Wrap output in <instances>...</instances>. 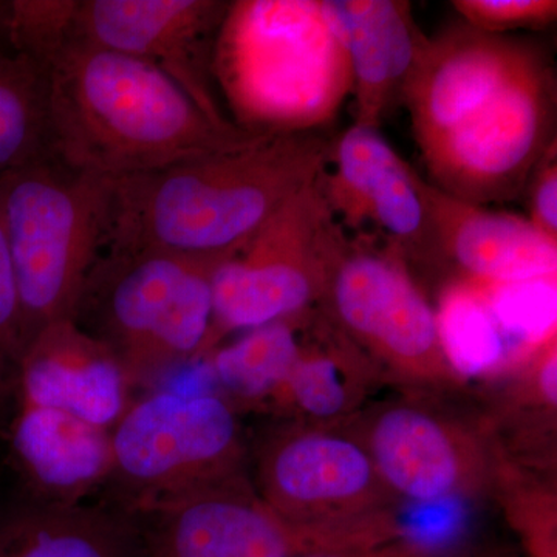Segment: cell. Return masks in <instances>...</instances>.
Segmentation results:
<instances>
[{
	"instance_id": "3",
	"label": "cell",
	"mask_w": 557,
	"mask_h": 557,
	"mask_svg": "<svg viewBox=\"0 0 557 557\" xmlns=\"http://www.w3.org/2000/svg\"><path fill=\"white\" fill-rule=\"evenodd\" d=\"M212 64L252 134L321 132L354 89L327 0L230 3Z\"/></svg>"
},
{
	"instance_id": "2",
	"label": "cell",
	"mask_w": 557,
	"mask_h": 557,
	"mask_svg": "<svg viewBox=\"0 0 557 557\" xmlns=\"http://www.w3.org/2000/svg\"><path fill=\"white\" fill-rule=\"evenodd\" d=\"M47 86L53 156L112 180L248 145L263 134L209 119L150 62L60 42L33 60Z\"/></svg>"
},
{
	"instance_id": "20",
	"label": "cell",
	"mask_w": 557,
	"mask_h": 557,
	"mask_svg": "<svg viewBox=\"0 0 557 557\" xmlns=\"http://www.w3.org/2000/svg\"><path fill=\"white\" fill-rule=\"evenodd\" d=\"M310 333L313 339L304 341L295 368L273 399L302 426L346 428L381 376L318 310Z\"/></svg>"
},
{
	"instance_id": "22",
	"label": "cell",
	"mask_w": 557,
	"mask_h": 557,
	"mask_svg": "<svg viewBox=\"0 0 557 557\" xmlns=\"http://www.w3.org/2000/svg\"><path fill=\"white\" fill-rule=\"evenodd\" d=\"M440 346L460 379L507 375L509 351L485 298L472 282L448 277L434 307Z\"/></svg>"
},
{
	"instance_id": "13",
	"label": "cell",
	"mask_w": 557,
	"mask_h": 557,
	"mask_svg": "<svg viewBox=\"0 0 557 557\" xmlns=\"http://www.w3.org/2000/svg\"><path fill=\"white\" fill-rule=\"evenodd\" d=\"M148 557H296L309 539L277 518L244 475L209 483L137 511Z\"/></svg>"
},
{
	"instance_id": "30",
	"label": "cell",
	"mask_w": 557,
	"mask_h": 557,
	"mask_svg": "<svg viewBox=\"0 0 557 557\" xmlns=\"http://www.w3.org/2000/svg\"><path fill=\"white\" fill-rule=\"evenodd\" d=\"M10 2L0 0V38L7 39V25H9Z\"/></svg>"
},
{
	"instance_id": "31",
	"label": "cell",
	"mask_w": 557,
	"mask_h": 557,
	"mask_svg": "<svg viewBox=\"0 0 557 557\" xmlns=\"http://www.w3.org/2000/svg\"><path fill=\"white\" fill-rule=\"evenodd\" d=\"M5 388H3L2 386H0V399L3 398V395H5Z\"/></svg>"
},
{
	"instance_id": "7",
	"label": "cell",
	"mask_w": 557,
	"mask_h": 557,
	"mask_svg": "<svg viewBox=\"0 0 557 557\" xmlns=\"http://www.w3.org/2000/svg\"><path fill=\"white\" fill-rule=\"evenodd\" d=\"M318 311L381 379L418 391L460 386L440 346L434 307L387 242L368 233L347 237Z\"/></svg>"
},
{
	"instance_id": "21",
	"label": "cell",
	"mask_w": 557,
	"mask_h": 557,
	"mask_svg": "<svg viewBox=\"0 0 557 557\" xmlns=\"http://www.w3.org/2000/svg\"><path fill=\"white\" fill-rule=\"evenodd\" d=\"M313 310L299 317L248 330L242 338L205 357L212 379L240 403L274 398L295 368L304 347L300 333Z\"/></svg>"
},
{
	"instance_id": "10",
	"label": "cell",
	"mask_w": 557,
	"mask_h": 557,
	"mask_svg": "<svg viewBox=\"0 0 557 557\" xmlns=\"http://www.w3.org/2000/svg\"><path fill=\"white\" fill-rule=\"evenodd\" d=\"M556 79L542 54L485 108L421 150L432 185L486 207L516 199L556 145Z\"/></svg>"
},
{
	"instance_id": "4",
	"label": "cell",
	"mask_w": 557,
	"mask_h": 557,
	"mask_svg": "<svg viewBox=\"0 0 557 557\" xmlns=\"http://www.w3.org/2000/svg\"><path fill=\"white\" fill-rule=\"evenodd\" d=\"M230 258L108 251L91 267L72 321L123 366L132 387L199 361L212 317V277Z\"/></svg>"
},
{
	"instance_id": "11",
	"label": "cell",
	"mask_w": 557,
	"mask_h": 557,
	"mask_svg": "<svg viewBox=\"0 0 557 557\" xmlns=\"http://www.w3.org/2000/svg\"><path fill=\"white\" fill-rule=\"evenodd\" d=\"M354 434V432H351ZM355 437L388 493L417 505L475 497L497 482V458L482 432L428 399L403 398L372 409Z\"/></svg>"
},
{
	"instance_id": "12",
	"label": "cell",
	"mask_w": 557,
	"mask_h": 557,
	"mask_svg": "<svg viewBox=\"0 0 557 557\" xmlns=\"http://www.w3.org/2000/svg\"><path fill=\"white\" fill-rule=\"evenodd\" d=\"M228 2L220 0H69L61 42L83 44L150 62L168 73L205 113L233 124L209 79V44Z\"/></svg>"
},
{
	"instance_id": "9",
	"label": "cell",
	"mask_w": 557,
	"mask_h": 557,
	"mask_svg": "<svg viewBox=\"0 0 557 557\" xmlns=\"http://www.w3.org/2000/svg\"><path fill=\"white\" fill-rule=\"evenodd\" d=\"M110 434L113 498L134 512L242 472L239 421L219 395L150 394Z\"/></svg>"
},
{
	"instance_id": "24",
	"label": "cell",
	"mask_w": 557,
	"mask_h": 557,
	"mask_svg": "<svg viewBox=\"0 0 557 557\" xmlns=\"http://www.w3.org/2000/svg\"><path fill=\"white\" fill-rule=\"evenodd\" d=\"M397 157V150L373 127L354 124L332 143L329 164L333 171H324L321 188L341 226L361 233L369 223L370 193Z\"/></svg>"
},
{
	"instance_id": "29",
	"label": "cell",
	"mask_w": 557,
	"mask_h": 557,
	"mask_svg": "<svg viewBox=\"0 0 557 557\" xmlns=\"http://www.w3.org/2000/svg\"><path fill=\"white\" fill-rule=\"evenodd\" d=\"M304 557H426V555L412 547L408 542L403 541V544L398 547L379 549V552H373V548H370L359 549V552L318 553V555Z\"/></svg>"
},
{
	"instance_id": "5",
	"label": "cell",
	"mask_w": 557,
	"mask_h": 557,
	"mask_svg": "<svg viewBox=\"0 0 557 557\" xmlns=\"http://www.w3.org/2000/svg\"><path fill=\"white\" fill-rule=\"evenodd\" d=\"M112 188V178L75 170L54 156L0 175V220L25 347L44 329L72 319L104 248Z\"/></svg>"
},
{
	"instance_id": "28",
	"label": "cell",
	"mask_w": 557,
	"mask_h": 557,
	"mask_svg": "<svg viewBox=\"0 0 557 557\" xmlns=\"http://www.w3.org/2000/svg\"><path fill=\"white\" fill-rule=\"evenodd\" d=\"M557 145H553L528 183L530 220L534 228L557 242Z\"/></svg>"
},
{
	"instance_id": "26",
	"label": "cell",
	"mask_w": 557,
	"mask_h": 557,
	"mask_svg": "<svg viewBox=\"0 0 557 557\" xmlns=\"http://www.w3.org/2000/svg\"><path fill=\"white\" fill-rule=\"evenodd\" d=\"M453 9L469 27L490 35L547 27L557 17L556 0H454Z\"/></svg>"
},
{
	"instance_id": "14",
	"label": "cell",
	"mask_w": 557,
	"mask_h": 557,
	"mask_svg": "<svg viewBox=\"0 0 557 557\" xmlns=\"http://www.w3.org/2000/svg\"><path fill=\"white\" fill-rule=\"evenodd\" d=\"M539 54L467 24L426 38L401 95L418 148L428 149L475 115Z\"/></svg>"
},
{
	"instance_id": "8",
	"label": "cell",
	"mask_w": 557,
	"mask_h": 557,
	"mask_svg": "<svg viewBox=\"0 0 557 557\" xmlns=\"http://www.w3.org/2000/svg\"><path fill=\"white\" fill-rule=\"evenodd\" d=\"M322 174L285 201L215 271L211 325L199 359L230 333L299 317L321 302L347 240L322 194Z\"/></svg>"
},
{
	"instance_id": "16",
	"label": "cell",
	"mask_w": 557,
	"mask_h": 557,
	"mask_svg": "<svg viewBox=\"0 0 557 557\" xmlns=\"http://www.w3.org/2000/svg\"><path fill=\"white\" fill-rule=\"evenodd\" d=\"M14 384L20 403L61 409L109 431L129 409L134 391L115 355L72 319L30 341Z\"/></svg>"
},
{
	"instance_id": "6",
	"label": "cell",
	"mask_w": 557,
	"mask_h": 557,
	"mask_svg": "<svg viewBox=\"0 0 557 557\" xmlns=\"http://www.w3.org/2000/svg\"><path fill=\"white\" fill-rule=\"evenodd\" d=\"M258 494L314 553L359 552L399 536L395 497L359 440L343 429L299 424L259 457Z\"/></svg>"
},
{
	"instance_id": "23",
	"label": "cell",
	"mask_w": 557,
	"mask_h": 557,
	"mask_svg": "<svg viewBox=\"0 0 557 557\" xmlns=\"http://www.w3.org/2000/svg\"><path fill=\"white\" fill-rule=\"evenodd\" d=\"M53 156L42 70L17 51L0 49V175Z\"/></svg>"
},
{
	"instance_id": "1",
	"label": "cell",
	"mask_w": 557,
	"mask_h": 557,
	"mask_svg": "<svg viewBox=\"0 0 557 557\" xmlns=\"http://www.w3.org/2000/svg\"><path fill=\"white\" fill-rule=\"evenodd\" d=\"M322 132L263 134L240 148L113 180L104 248L233 258L329 166Z\"/></svg>"
},
{
	"instance_id": "27",
	"label": "cell",
	"mask_w": 557,
	"mask_h": 557,
	"mask_svg": "<svg viewBox=\"0 0 557 557\" xmlns=\"http://www.w3.org/2000/svg\"><path fill=\"white\" fill-rule=\"evenodd\" d=\"M24 327L16 276L9 242L0 220V386L9 391L16 381L17 364L24 351Z\"/></svg>"
},
{
	"instance_id": "15",
	"label": "cell",
	"mask_w": 557,
	"mask_h": 557,
	"mask_svg": "<svg viewBox=\"0 0 557 557\" xmlns=\"http://www.w3.org/2000/svg\"><path fill=\"white\" fill-rule=\"evenodd\" d=\"M435 270L480 284L557 277V242L530 220L458 200L423 178Z\"/></svg>"
},
{
	"instance_id": "19",
	"label": "cell",
	"mask_w": 557,
	"mask_h": 557,
	"mask_svg": "<svg viewBox=\"0 0 557 557\" xmlns=\"http://www.w3.org/2000/svg\"><path fill=\"white\" fill-rule=\"evenodd\" d=\"M0 557H148V544L137 512L115 498H36L0 518Z\"/></svg>"
},
{
	"instance_id": "17",
	"label": "cell",
	"mask_w": 557,
	"mask_h": 557,
	"mask_svg": "<svg viewBox=\"0 0 557 557\" xmlns=\"http://www.w3.org/2000/svg\"><path fill=\"white\" fill-rule=\"evenodd\" d=\"M350 62L358 126L380 129L403 89L426 35L405 0H327Z\"/></svg>"
},
{
	"instance_id": "25",
	"label": "cell",
	"mask_w": 557,
	"mask_h": 557,
	"mask_svg": "<svg viewBox=\"0 0 557 557\" xmlns=\"http://www.w3.org/2000/svg\"><path fill=\"white\" fill-rule=\"evenodd\" d=\"M472 284L482 293L507 341L508 373L557 339V277Z\"/></svg>"
},
{
	"instance_id": "18",
	"label": "cell",
	"mask_w": 557,
	"mask_h": 557,
	"mask_svg": "<svg viewBox=\"0 0 557 557\" xmlns=\"http://www.w3.org/2000/svg\"><path fill=\"white\" fill-rule=\"evenodd\" d=\"M11 448L39 500L79 504L112 474L109 429L61 409L20 403Z\"/></svg>"
}]
</instances>
